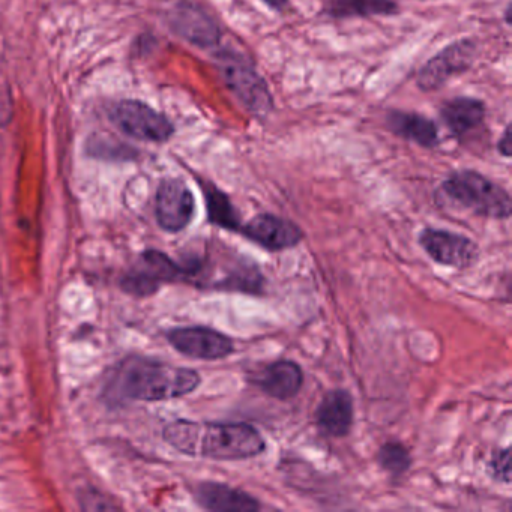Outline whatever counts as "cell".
<instances>
[{"label": "cell", "instance_id": "obj_1", "mask_svg": "<svg viewBox=\"0 0 512 512\" xmlns=\"http://www.w3.org/2000/svg\"><path fill=\"white\" fill-rule=\"evenodd\" d=\"M164 440L191 457L217 461H241L266 449L262 433L247 422H193L178 419L163 431Z\"/></svg>", "mask_w": 512, "mask_h": 512}, {"label": "cell", "instance_id": "obj_23", "mask_svg": "<svg viewBox=\"0 0 512 512\" xmlns=\"http://www.w3.org/2000/svg\"><path fill=\"white\" fill-rule=\"evenodd\" d=\"M263 4L268 5L271 10L283 13L289 7V0H262Z\"/></svg>", "mask_w": 512, "mask_h": 512}, {"label": "cell", "instance_id": "obj_20", "mask_svg": "<svg viewBox=\"0 0 512 512\" xmlns=\"http://www.w3.org/2000/svg\"><path fill=\"white\" fill-rule=\"evenodd\" d=\"M379 466L389 475L398 478L404 475L412 466L409 449L400 442H386L377 452Z\"/></svg>", "mask_w": 512, "mask_h": 512}, {"label": "cell", "instance_id": "obj_2", "mask_svg": "<svg viewBox=\"0 0 512 512\" xmlns=\"http://www.w3.org/2000/svg\"><path fill=\"white\" fill-rule=\"evenodd\" d=\"M202 377L191 368L176 367L151 358L122 362L109 382L110 397L130 401H167L196 391Z\"/></svg>", "mask_w": 512, "mask_h": 512}, {"label": "cell", "instance_id": "obj_19", "mask_svg": "<svg viewBox=\"0 0 512 512\" xmlns=\"http://www.w3.org/2000/svg\"><path fill=\"white\" fill-rule=\"evenodd\" d=\"M202 190L209 223L229 232H239L242 227L241 218L230 197L211 182H202Z\"/></svg>", "mask_w": 512, "mask_h": 512}, {"label": "cell", "instance_id": "obj_18", "mask_svg": "<svg viewBox=\"0 0 512 512\" xmlns=\"http://www.w3.org/2000/svg\"><path fill=\"white\" fill-rule=\"evenodd\" d=\"M400 7L395 0H326L322 14L329 19H368L397 16Z\"/></svg>", "mask_w": 512, "mask_h": 512}, {"label": "cell", "instance_id": "obj_22", "mask_svg": "<svg viewBox=\"0 0 512 512\" xmlns=\"http://www.w3.org/2000/svg\"><path fill=\"white\" fill-rule=\"evenodd\" d=\"M512 125L508 124L503 130L502 136H500L499 142H497V151L502 157H512Z\"/></svg>", "mask_w": 512, "mask_h": 512}, {"label": "cell", "instance_id": "obj_11", "mask_svg": "<svg viewBox=\"0 0 512 512\" xmlns=\"http://www.w3.org/2000/svg\"><path fill=\"white\" fill-rule=\"evenodd\" d=\"M170 28L200 49H215L223 35L217 20L193 2H181L170 11Z\"/></svg>", "mask_w": 512, "mask_h": 512}, {"label": "cell", "instance_id": "obj_21", "mask_svg": "<svg viewBox=\"0 0 512 512\" xmlns=\"http://www.w3.org/2000/svg\"><path fill=\"white\" fill-rule=\"evenodd\" d=\"M488 467H490L493 478L509 484L511 482V449H499V451L494 452Z\"/></svg>", "mask_w": 512, "mask_h": 512}, {"label": "cell", "instance_id": "obj_3", "mask_svg": "<svg viewBox=\"0 0 512 512\" xmlns=\"http://www.w3.org/2000/svg\"><path fill=\"white\" fill-rule=\"evenodd\" d=\"M215 67L230 94L256 118H266L274 109V98L266 80L244 53L223 49L215 55Z\"/></svg>", "mask_w": 512, "mask_h": 512}, {"label": "cell", "instance_id": "obj_6", "mask_svg": "<svg viewBox=\"0 0 512 512\" xmlns=\"http://www.w3.org/2000/svg\"><path fill=\"white\" fill-rule=\"evenodd\" d=\"M196 268H185L157 250L145 251L137 265L122 278V289L131 295L151 296L164 283L185 280L196 274Z\"/></svg>", "mask_w": 512, "mask_h": 512}, {"label": "cell", "instance_id": "obj_13", "mask_svg": "<svg viewBox=\"0 0 512 512\" xmlns=\"http://www.w3.org/2000/svg\"><path fill=\"white\" fill-rule=\"evenodd\" d=\"M317 427L329 437L347 436L355 421V404L346 389H332L326 392L314 412Z\"/></svg>", "mask_w": 512, "mask_h": 512}, {"label": "cell", "instance_id": "obj_5", "mask_svg": "<svg viewBox=\"0 0 512 512\" xmlns=\"http://www.w3.org/2000/svg\"><path fill=\"white\" fill-rule=\"evenodd\" d=\"M109 118L122 133L142 142L164 143L175 134L172 122L142 101H119L110 109Z\"/></svg>", "mask_w": 512, "mask_h": 512}, {"label": "cell", "instance_id": "obj_14", "mask_svg": "<svg viewBox=\"0 0 512 512\" xmlns=\"http://www.w3.org/2000/svg\"><path fill=\"white\" fill-rule=\"evenodd\" d=\"M194 499L203 509L214 512H253L260 509L256 497L221 482H200L194 488Z\"/></svg>", "mask_w": 512, "mask_h": 512}, {"label": "cell", "instance_id": "obj_10", "mask_svg": "<svg viewBox=\"0 0 512 512\" xmlns=\"http://www.w3.org/2000/svg\"><path fill=\"white\" fill-rule=\"evenodd\" d=\"M418 241L422 250L439 265L466 269L478 260V245L458 233L427 227L419 233Z\"/></svg>", "mask_w": 512, "mask_h": 512}, {"label": "cell", "instance_id": "obj_24", "mask_svg": "<svg viewBox=\"0 0 512 512\" xmlns=\"http://www.w3.org/2000/svg\"><path fill=\"white\" fill-rule=\"evenodd\" d=\"M511 8H512V5H511V2H509L508 5H506V10H505V19H506V23H508V25H511Z\"/></svg>", "mask_w": 512, "mask_h": 512}, {"label": "cell", "instance_id": "obj_9", "mask_svg": "<svg viewBox=\"0 0 512 512\" xmlns=\"http://www.w3.org/2000/svg\"><path fill=\"white\" fill-rule=\"evenodd\" d=\"M196 214L193 191L182 179L169 178L161 182L155 202V215L161 229L178 233L187 229Z\"/></svg>", "mask_w": 512, "mask_h": 512}, {"label": "cell", "instance_id": "obj_17", "mask_svg": "<svg viewBox=\"0 0 512 512\" xmlns=\"http://www.w3.org/2000/svg\"><path fill=\"white\" fill-rule=\"evenodd\" d=\"M487 107L484 101L472 97H455L440 107V118L454 137H464L484 124Z\"/></svg>", "mask_w": 512, "mask_h": 512}, {"label": "cell", "instance_id": "obj_4", "mask_svg": "<svg viewBox=\"0 0 512 512\" xmlns=\"http://www.w3.org/2000/svg\"><path fill=\"white\" fill-rule=\"evenodd\" d=\"M451 202L479 217L506 220L511 217L512 200L502 185L475 170L451 173L440 187Z\"/></svg>", "mask_w": 512, "mask_h": 512}, {"label": "cell", "instance_id": "obj_7", "mask_svg": "<svg viewBox=\"0 0 512 512\" xmlns=\"http://www.w3.org/2000/svg\"><path fill=\"white\" fill-rule=\"evenodd\" d=\"M476 59V43L473 40H458L440 50L430 59L416 76V86L422 92H433L443 88L449 80L461 76L472 68Z\"/></svg>", "mask_w": 512, "mask_h": 512}, {"label": "cell", "instance_id": "obj_12", "mask_svg": "<svg viewBox=\"0 0 512 512\" xmlns=\"http://www.w3.org/2000/svg\"><path fill=\"white\" fill-rule=\"evenodd\" d=\"M239 233L269 251L289 250L304 239L298 224L274 214L256 215L247 224H242Z\"/></svg>", "mask_w": 512, "mask_h": 512}, {"label": "cell", "instance_id": "obj_15", "mask_svg": "<svg viewBox=\"0 0 512 512\" xmlns=\"http://www.w3.org/2000/svg\"><path fill=\"white\" fill-rule=\"evenodd\" d=\"M257 386L268 397L286 401L296 397L304 385V371L290 359H280L272 362L256 380Z\"/></svg>", "mask_w": 512, "mask_h": 512}, {"label": "cell", "instance_id": "obj_16", "mask_svg": "<svg viewBox=\"0 0 512 512\" xmlns=\"http://www.w3.org/2000/svg\"><path fill=\"white\" fill-rule=\"evenodd\" d=\"M385 124L394 136L416 143L421 148L433 149L439 146V128L436 122L427 116L415 112L391 110L386 115Z\"/></svg>", "mask_w": 512, "mask_h": 512}, {"label": "cell", "instance_id": "obj_8", "mask_svg": "<svg viewBox=\"0 0 512 512\" xmlns=\"http://www.w3.org/2000/svg\"><path fill=\"white\" fill-rule=\"evenodd\" d=\"M167 340L176 352L202 361H218L235 352L232 338L206 326H185L167 332Z\"/></svg>", "mask_w": 512, "mask_h": 512}]
</instances>
